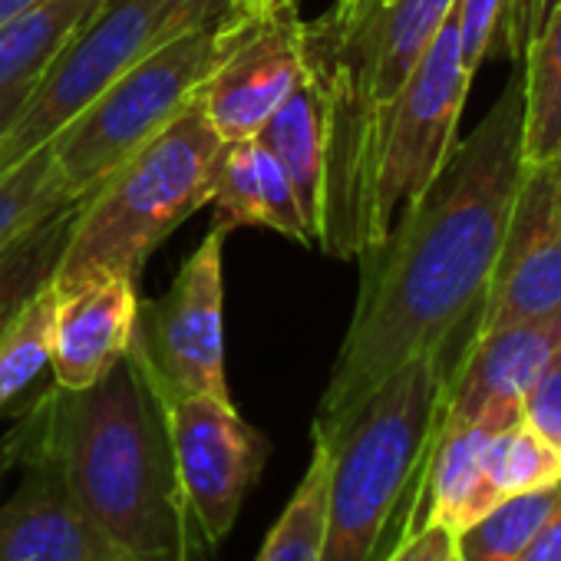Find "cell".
<instances>
[{
	"label": "cell",
	"instance_id": "cell-1",
	"mask_svg": "<svg viewBox=\"0 0 561 561\" xmlns=\"http://www.w3.org/2000/svg\"><path fill=\"white\" fill-rule=\"evenodd\" d=\"M522 119L525 93L515 64L492 110L453 146L423 195L360 254L357 305L314 413V439L331 443L410 360L459 354L472 337L525 169Z\"/></svg>",
	"mask_w": 561,
	"mask_h": 561
},
{
	"label": "cell",
	"instance_id": "cell-2",
	"mask_svg": "<svg viewBox=\"0 0 561 561\" xmlns=\"http://www.w3.org/2000/svg\"><path fill=\"white\" fill-rule=\"evenodd\" d=\"M27 459L47 462L67 495L139 561H185L162 407L129 354L93 387H54L27 420Z\"/></svg>",
	"mask_w": 561,
	"mask_h": 561
},
{
	"label": "cell",
	"instance_id": "cell-3",
	"mask_svg": "<svg viewBox=\"0 0 561 561\" xmlns=\"http://www.w3.org/2000/svg\"><path fill=\"white\" fill-rule=\"evenodd\" d=\"M456 351L410 360L387 377L331 449L328 512L318 561H380L387 531L410 508L430 456Z\"/></svg>",
	"mask_w": 561,
	"mask_h": 561
},
{
	"label": "cell",
	"instance_id": "cell-4",
	"mask_svg": "<svg viewBox=\"0 0 561 561\" xmlns=\"http://www.w3.org/2000/svg\"><path fill=\"white\" fill-rule=\"evenodd\" d=\"M225 139L192 103L77 205L50 288L90 274L139 280L156 248L211 202Z\"/></svg>",
	"mask_w": 561,
	"mask_h": 561
},
{
	"label": "cell",
	"instance_id": "cell-5",
	"mask_svg": "<svg viewBox=\"0 0 561 561\" xmlns=\"http://www.w3.org/2000/svg\"><path fill=\"white\" fill-rule=\"evenodd\" d=\"M383 0H334L318 21H305V77L321 103L324 185L318 248L331 257H360L374 248V185L387 133L380 100Z\"/></svg>",
	"mask_w": 561,
	"mask_h": 561
},
{
	"label": "cell",
	"instance_id": "cell-6",
	"mask_svg": "<svg viewBox=\"0 0 561 561\" xmlns=\"http://www.w3.org/2000/svg\"><path fill=\"white\" fill-rule=\"evenodd\" d=\"M244 14H225L156 47L54 136V172L73 202L87 198L116 165L192 106Z\"/></svg>",
	"mask_w": 561,
	"mask_h": 561
},
{
	"label": "cell",
	"instance_id": "cell-7",
	"mask_svg": "<svg viewBox=\"0 0 561 561\" xmlns=\"http://www.w3.org/2000/svg\"><path fill=\"white\" fill-rule=\"evenodd\" d=\"M218 18L225 14L208 0H110L47 67L11 126L0 133V172L54 142L73 116L156 47Z\"/></svg>",
	"mask_w": 561,
	"mask_h": 561
},
{
	"label": "cell",
	"instance_id": "cell-8",
	"mask_svg": "<svg viewBox=\"0 0 561 561\" xmlns=\"http://www.w3.org/2000/svg\"><path fill=\"white\" fill-rule=\"evenodd\" d=\"M225 225H211L159 301H139L133 354L159 403L225 397Z\"/></svg>",
	"mask_w": 561,
	"mask_h": 561
},
{
	"label": "cell",
	"instance_id": "cell-9",
	"mask_svg": "<svg viewBox=\"0 0 561 561\" xmlns=\"http://www.w3.org/2000/svg\"><path fill=\"white\" fill-rule=\"evenodd\" d=\"M472 87L462 64L453 11L436 41L400 90L383 133L374 185V234L383 241L400 208H407L436 179L456 146L459 116ZM374 241V244H377Z\"/></svg>",
	"mask_w": 561,
	"mask_h": 561
},
{
	"label": "cell",
	"instance_id": "cell-10",
	"mask_svg": "<svg viewBox=\"0 0 561 561\" xmlns=\"http://www.w3.org/2000/svg\"><path fill=\"white\" fill-rule=\"evenodd\" d=\"M159 407L179 499L198 538L215 548L257 482L267 443L225 397H179Z\"/></svg>",
	"mask_w": 561,
	"mask_h": 561
},
{
	"label": "cell",
	"instance_id": "cell-11",
	"mask_svg": "<svg viewBox=\"0 0 561 561\" xmlns=\"http://www.w3.org/2000/svg\"><path fill=\"white\" fill-rule=\"evenodd\" d=\"M305 83V21L291 4H267L248 11L228 50L195 93V106L231 139L257 136V129L277 113Z\"/></svg>",
	"mask_w": 561,
	"mask_h": 561
},
{
	"label": "cell",
	"instance_id": "cell-12",
	"mask_svg": "<svg viewBox=\"0 0 561 561\" xmlns=\"http://www.w3.org/2000/svg\"><path fill=\"white\" fill-rule=\"evenodd\" d=\"M561 308V156L522 169L476 331Z\"/></svg>",
	"mask_w": 561,
	"mask_h": 561
},
{
	"label": "cell",
	"instance_id": "cell-13",
	"mask_svg": "<svg viewBox=\"0 0 561 561\" xmlns=\"http://www.w3.org/2000/svg\"><path fill=\"white\" fill-rule=\"evenodd\" d=\"M558 354L561 308L531 321L472 334L449 370L439 426L485 423L492 430H505L518 423L528 390Z\"/></svg>",
	"mask_w": 561,
	"mask_h": 561
},
{
	"label": "cell",
	"instance_id": "cell-14",
	"mask_svg": "<svg viewBox=\"0 0 561 561\" xmlns=\"http://www.w3.org/2000/svg\"><path fill=\"white\" fill-rule=\"evenodd\" d=\"M54 387L83 390L103 380L133 347L139 321L136 280L123 274H90L54 291Z\"/></svg>",
	"mask_w": 561,
	"mask_h": 561
},
{
	"label": "cell",
	"instance_id": "cell-15",
	"mask_svg": "<svg viewBox=\"0 0 561 561\" xmlns=\"http://www.w3.org/2000/svg\"><path fill=\"white\" fill-rule=\"evenodd\" d=\"M24 466V482L0 508V561H139L77 508L47 462Z\"/></svg>",
	"mask_w": 561,
	"mask_h": 561
},
{
	"label": "cell",
	"instance_id": "cell-16",
	"mask_svg": "<svg viewBox=\"0 0 561 561\" xmlns=\"http://www.w3.org/2000/svg\"><path fill=\"white\" fill-rule=\"evenodd\" d=\"M215 221L231 228H271L295 244L314 248V231L295 198L288 175L257 136L231 139L221 149L211 202Z\"/></svg>",
	"mask_w": 561,
	"mask_h": 561
},
{
	"label": "cell",
	"instance_id": "cell-17",
	"mask_svg": "<svg viewBox=\"0 0 561 561\" xmlns=\"http://www.w3.org/2000/svg\"><path fill=\"white\" fill-rule=\"evenodd\" d=\"M110 0H37L24 14L0 24V96L31 93L64 47Z\"/></svg>",
	"mask_w": 561,
	"mask_h": 561
},
{
	"label": "cell",
	"instance_id": "cell-18",
	"mask_svg": "<svg viewBox=\"0 0 561 561\" xmlns=\"http://www.w3.org/2000/svg\"><path fill=\"white\" fill-rule=\"evenodd\" d=\"M257 139L277 159L280 172L288 175L295 198L318 241L321 185H324V126H321V103L308 77L257 129Z\"/></svg>",
	"mask_w": 561,
	"mask_h": 561
},
{
	"label": "cell",
	"instance_id": "cell-19",
	"mask_svg": "<svg viewBox=\"0 0 561 561\" xmlns=\"http://www.w3.org/2000/svg\"><path fill=\"white\" fill-rule=\"evenodd\" d=\"M522 159L525 165L561 156V0H554L545 24L528 41L522 60Z\"/></svg>",
	"mask_w": 561,
	"mask_h": 561
},
{
	"label": "cell",
	"instance_id": "cell-20",
	"mask_svg": "<svg viewBox=\"0 0 561 561\" xmlns=\"http://www.w3.org/2000/svg\"><path fill=\"white\" fill-rule=\"evenodd\" d=\"M77 205L47 215L0 251V334L50 285L70 225L77 218Z\"/></svg>",
	"mask_w": 561,
	"mask_h": 561
},
{
	"label": "cell",
	"instance_id": "cell-21",
	"mask_svg": "<svg viewBox=\"0 0 561 561\" xmlns=\"http://www.w3.org/2000/svg\"><path fill=\"white\" fill-rule=\"evenodd\" d=\"M561 495V482L508 495L456 535L459 561H518Z\"/></svg>",
	"mask_w": 561,
	"mask_h": 561
},
{
	"label": "cell",
	"instance_id": "cell-22",
	"mask_svg": "<svg viewBox=\"0 0 561 561\" xmlns=\"http://www.w3.org/2000/svg\"><path fill=\"white\" fill-rule=\"evenodd\" d=\"M328 482H331V449L321 439H314L308 472L295 489L288 508L280 512L271 535L264 538L257 561H318L324 512H328Z\"/></svg>",
	"mask_w": 561,
	"mask_h": 561
},
{
	"label": "cell",
	"instance_id": "cell-23",
	"mask_svg": "<svg viewBox=\"0 0 561 561\" xmlns=\"http://www.w3.org/2000/svg\"><path fill=\"white\" fill-rule=\"evenodd\" d=\"M77 205L57 172H54V152L50 142L34 149L27 159L0 172V251H4L14 238H21L27 228L44 221L47 215Z\"/></svg>",
	"mask_w": 561,
	"mask_h": 561
},
{
	"label": "cell",
	"instance_id": "cell-24",
	"mask_svg": "<svg viewBox=\"0 0 561 561\" xmlns=\"http://www.w3.org/2000/svg\"><path fill=\"white\" fill-rule=\"evenodd\" d=\"M482 466L499 499L561 482V453L548 439H541L525 420L495 430L485 439Z\"/></svg>",
	"mask_w": 561,
	"mask_h": 561
},
{
	"label": "cell",
	"instance_id": "cell-25",
	"mask_svg": "<svg viewBox=\"0 0 561 561\" xmlns=\"http://www.w3.org/2000/svg\"><path fill=\"white\" fill-rule=\"evenodd\" d=\"M54 305L57 295L47 285L0 334V413L50 367Z\"/></svg>",
	"mask_w": 561,
	"mask_h": 561
},
{
	"label": "cell",
	"instance_id": "cell-26",
	"mask_svg": "<svg viewBox=\"0 0 561 561\" xmlns=\"http://www.w3.org/2000/svg\"><path fill=\"white\" fill-rule=\"evenodd\" d=\"M505 18L508 0H453V21L466 70L476 77L485 60L505 57Z\"/></svg>",
	"mask_w": 561,
	"mask_h": 561
},
{
	"label": "cell",
	"instance_id": "cell-27",
	"mask_svg": "<svg viewBox=\"0 0 561 561\" xmlns=\"http://www.w3.org/2000/svg\"><path fill=\"white\" fill-rule=\"evenodd\" d=\"M522 420L561 453V354L545 367L522 403Z\"/></svg>",
	"mask_w": 561,
	"mask_h": 561
},
{
	"label": "cell",
	"instance_id": "cell-28",
	"mask_svg": "<svg viewBox=\"0 0 561 561\" xmlns=\"http://www.w3.org/2000/svg\"><path fill=\"white\" fill-rule=\"evenodd\" d=\"M456 558V538L439 525H423L413 535H403L393 541V548L383 554V561H453Z\"/></svg>",
	"mask_w": 561,
	"mask_h": 561
},
{
	"label": "cell",
	"instance_id": "cell-29",
	"mask_svg": "<svg viewBox=\"0 0 561 561\" xmlns=\"http://www.w3.org/2000/svg\"><path fill=\"white\" fill-rule=\"evenodd\" d=\"M554 0H508V18H505V57L512 64L522 60L528 41L538 34V27L545 24L548 11Z\"/></svg>",
	"mask_w": 561,
	"mask_h": 561
},
{
	"label": "cell",
	"instance_id": "cell-30",
	"mask_svg": "<svg viewBox=\"0 0 561 561\" xmlns=\"http://www.w3.org/2000/svg\"><path fill=\"white\" fill-rule=\"evenodd\" d=\"M518 561H561V495L535 531L531 545L518 554Z\"/></svg>",
	"mask_w": 561,
	"mask_h": 561
},
{
	"label": "cell",
	"instance_id": "cell-31",
	"mask_svg": "<svg viewBox=\"0 0 561 561\" xmlns=\"http://www.w3.org/2000/svg\"><path fill=\"white\" fill-rule=\"evenodd\" d=\"M31 93H18V96H0V133H4L11 126V119L18 116V110L24 106Z\"/></svg>",
	"mask_w": 561,
	"mask_h": 561
},
{
	"label": "cell",
	"instance_id": "cell-32",
	"mask_svg": "<svg viewBox=\"0 0 561 561\" xmlns=\"http://www.w3.org/2000/svg\"><path fill=\"white\" fill-rule=\"evenodd\" d=\"M34 4H37V0H0V24H8L11 18L24 14Z\"/></svg>",
	"mask_w": 561,
	"mask_h": 561
},
{
	"label": "cell",
	"instance_id": "cell-33",
	"mask_svg": "<svg viewBox=\"0 0 561 561\" xmlns=\"http://www.w3.org/2000/svg\"><path fill=\"white\" fill-rule=\"evenodd\" d=\"M208 4H211L218 14H238V11H248V0H208Z\"/></svg>",
	"mask_w": 561,
	"mask_h": 561
},
{
	"label": "cell",
	"instance_id": "cell-34",
	"mask_svg": "<svg viewBox=\"0 0 561 561\" xmlns=\"http://www.w3.org/2000/svg\"><path fill=\"white\" fill-rule=\"evenodd\" d=\"M261 8H267V0H248V11H261Z\"/></svg>",
	"mask_w": 561,
	"mask_h": 561
},
{
	"label": "cell",
	"instance_id": "cell-35",
	"mask_svg": "<svg viewBox=\"0 0 561 561\" xmlns=\"http://www.w3.org/2000/svg\"><path fill=\"white\" fill-rule=\"evenodd\" d=\"M267 4H291V8H301V0H267Z\"/></svg>",
	"mask_w": 561,
	"mask_h": 561
},
{
	"label": "cell",
	"instance_id": "cell-36",
	"mask_svg": "<svg viewBox=\"0 0 561 561\" xmlns=\"http://www.w3.org/2000/svg\"><path fill=\"white\" fill-rule=\"evenodd\" d=\"M453 561H459V558H453Z\"/></svg>",
	"mask_w": 561,
	"mask_h": 561
}]
</instances>
